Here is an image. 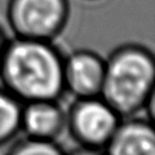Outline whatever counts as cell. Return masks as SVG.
I'll return each mask as SVG.
<instances>
[{
	"label": "cell",
	"instance_id": "6",
	"mask_svg": "<svg viewBox=\"0 0 155 155\" xmlns=\"http://www.w3.org/2000/svg\"><path fill=\"white\" fill-rule=\"evenodd\" d=\"M65 111L58 101L23 103L21 131L29 138L56 140L65 128Z\"/></svg>",
	"mask_w": 155,
	"mask_h": 155
},
{
	"label": "cell",
	"instance_id": "1",
	"mask_svg": "<svg viewBox=\"0 0 155 155\" xmlns=\"http://www.w3.org/2000/svg\"><path fill=\"white\" fill-rule=\"evenodd\" d=\"M61 51L47 40H8L0 62V81L22 103L59 101L65 93Z\"/></svg>",
	"mask_w": 155,
	"mask_h": 155
},
{
	"label": "cell",
	"instance_id": "8",
	"mask_svg": "<svg viewBox=\"0 0 155 155\" xmlns=\"http://www.w3.org/2000/svg\"><path fill=\"white\" fill-rule=\"evenodd\" d=\"M22 107L23 103L0 85V147L19 133Z\"/></svg>",
	"mask_w": 155,
	"mask_h": 155
},
{
	"label": "cell",
	"instance_id": "9",
	"mask_svg": "<svg viewBox=\"0 0 155 155\" xmlns=\"http://www.w3.org/2000/svg\"><path fill=\"white\" fill-rule=\"evenodd\" d=\"M6 155H67L56 140L24 138L8 150Z\"/></svg>",
	"mask_w": 155,
	"mask_h": 155
},
{
	"label": "cell",
	"instance_id": "12",
	"mask_svg": "<svg viewBox=\"0 0 155 155\" xmlns=\"http://www.w3.org/2000/svg\"><path fill=\"white\" fill-rule=\"evenodd\" d=\"M86 1H98V0H86Z\"/></svg>",
	"mask_w": 155,
	"mask_h": 155
},
{
	"label": "cell",
	"instance_id": "3",
	"mask_svg": "<svg viewBox=\"0 0 155 155\" xmlns=\"http://www.w3.org/2000/svg\"><path fill=\"white\" fill-rule=\"evenodd\" d=\"M69 0H8L7 23L16 38L52 41L67 27Z\"/></svg>",
	"mask_w": 155,
	"mask_h": 155
},
{
	"label": "cell",
	"instance_id": "2",
	"mask_svg": "<svg viewBox=\"0 0 155 155\" xmlns=\"http://www.w3.org/2000/svg\"><path fill=\"white\" fill-rule=\"evenodd\" d=\"M154 86L155 59L148 47L125 44L105 59L101 97L121 117L143 111L154 98Z\"/></svg>",
	"mask_w": 155,
	"mask_h": 155
},
{
	"label": "cell",
	"instance_id": "7",
	"mask_svg": "<svg viewBox=\"0 0 155 155\" xmlns=\"http://www.w3.org/2000/svg\"><path fill=\"white\" fill-rule=\"evenodd\" d=\"M104 155H155L153 121L130 116L120 121L113 137L104 147Z\"/></svg>",
	"mask_w": 155,
	"mask_h": 155
},
{
	"label": "cell",
	"instance_id": "10",
	"mask_svg": "<svg viewBox=\"0 0 155 155\" xmlns=\"http://www.w3.org/2000/svg\"><path fill=\"white\" fill-rule=\"evenodd\" d=\"M68 155H104V154H102L98 149H91V148L80 147L79 149H75L74 151H71Z\"/></svg>",
	"mask_w": 155,
	"mask_h": 155
},
{
	"label": "cell",
	"instance_id": "4",
	"mask_svg": "<svg viewBox=\"0 0 155 155\" xmlns=\"http://www.w3.org/2000/svg\"><path fill=\"white\" fill-rule=\"evenodd\" d=\"M65 128L84 148H104L116 131L121 116L101 97L76 98L65 111Z\"/></svg>",
	"mask_w": 155,
	"mask_h": 155
},
{
	"label": "cell",
	"instance_id": "11",
	"mask_svg": "<svg viewBox=\"0 0 155 155\" xmlns=\"http://www.w3.org/2000/svg\"><path fill=\"white\" fill-rule=\"evenodd\" d=\"M7 41L8 40H7L6 35H5V33L0 28V62H1V58H2V54H4V51H5V47H6Z\"/></svg>",
	"mask_w": 155,
	"mask_h": 155
},
{
	"label": "cell",
	"instance_id": "5",
	"mask_svg": "<svg viewBox=\"0 0 155 155\" xmlns=\"http://www.w3.org/2000/svg\"><path fill=\"white\" fill-rule=\"evenodd\" d=\"M105 59L91 50H76L63 61L65 92L75 98L101 96Z\"/></svg>",
	"mask_w": 155,
	"mask_h": 155
}]
</instances>
